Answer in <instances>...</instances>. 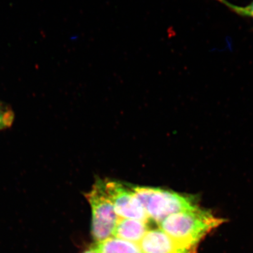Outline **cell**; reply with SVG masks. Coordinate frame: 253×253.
<instances>
[{
	"label": "cell",
	"instance_id": "obj_1",
	"mask_svg": "<svg viewBox=\"0 0 253 253\" xmlns=\"http://www.w3.org/2000/svg\"><path fill=\"white\" fill-rule=\"evenodd\" d=\"M224 222V219L198 207L168 216L159 226L173 239L189 249L197 250L205 236Z\"/></svg>",
	"mask_w": 253,
	"mask_h": 253
},
{
	"label": "cell",
	"instance_id": "obj_2",
	"mask_svg": "<svg viewBox=\"0 0 253 253\" xmlns=\"http://www.w3.org/2000/svg\"><path fill=\"white\" fill-rule=\"evenodd\" d=\"M92 211L91 234L97 243L112 237L119 217L106 194L105 183L96 181L90 192L85 194Z\"/></svg>",
	"mask_w": 253,
	"mask_h": 253
},
{
	"label": "cell",
	"instance_id": "obj_3",
	"mask_svg": "<svg viewBox=\"0 0 253 253\" xmlns=\"http://www.w3.org/2000/svg\"><path fill=\"white\" fill-rule=\"evenodd\" d=\"M198 207L199 205L194 197L168 190L152 188L145 211L149 219L160 224L168 216Z\"/></svg>",
	"mask_w": 253,
	"mask_h": 253
},
{
	"label": "cell",
	"instance_id": "obj_4",
	"mask_svg": "<svg viewBox=\"0 0 253 253\" xmlns=\"http://www.w3.org/2000/svg\"><path fill=\"white\" fill-rule=\"evenodd\" d=\"M106 194L114 206L118 217L149 221L144 208L133 192L131 186H126L117 181L105 183Z\"/></svg>",
	"mask_w": 253,
	"mask_h": 253
},
{
	"label": "cell",
	"instance_id": "obj_5",
	"mask_svg": "<svg viewBox=\"0 0 253 253\" xmlns=\"http://www.w3.org/2000/svg\"><path fill=\"white\" fill-rule=\"evenodd\" d=\"M142 253H196L161 229L149 230L139 244Z\"/></svg>",
	"mask_w": 253,
	"mask_h": 253
},
{
	"label": "cell",
	"instance_id": "obj_6",
	"mask_svg": "<svg viewBox=\"0 0 253 253\" xmlns=\"http://www.w3.org/2000/svg\"><path fill=\"white\" fill-rule=\"evenodd\" d=\"M148 231L147 222L138 219L119 217L113 236L139 244Z\"/></svg>",
	"mask_w": 253,
	"mask_h": 253
},
{
	"label": "cell",
	"instance_id": "obj_7",
	"mask_svg": "<svg viewBox=\"0 0 253 253\" xmlns=\"http://www.w3.org/2000/svg\"><path fill=\"white\" fill-rule=\"evenodd\" d=\"M99 253H142L139 244L112 237L96 244Z\"/></svg>",
	"mask_w": 253,
	"mask_h": 253
},
{
	"label": "cell",
	"instance_id": "obj_8",
	"mask_svg": "<svg viewBox=\"0 0 253 253\" xmlns=\"http://www.w3.org/2000/svg\"><path fill=\"white\" fill-rule=\"evenodd\" d=\"M14 114L9 108L0 104V130L7 129L12 126Z\"/></svg>",
	"mask_w": 253,
	"mask_h": 253
},
{
	"label": "cell",
	"instance_id": "obj_9",
	"mask_svg": "<svg viewBox=\"0 0 253 253\" xmlns=\"http://www.w3.org/2000/svg\"><path fill=\"white\" fill-rule=\"evenodd\" d=\"M229 9L234 11L236 14L240 15L241 16H246L253 19V1L251 4L246 5L245 6H237L227 2L225 5Z\"/></svg>",
	"mask_w": 253,
	"mask_h": 253
},
{
	"label": "cell",
	"instance_id": "obj_10",
	"mask_svg": "<svg viewBox=\"0 0 253 253\" xmlns=\"http://www.w3.org/2000/svg\"><path fill=\"white\" fill-rule=\"evenodd\" d=\"M84 253H99V251H98L97 248H96V245L93 247L90 248V249H88L87 251H86Z\"/></svg>",
	"mask_w": 253,
	"mask_h": 253
},
{
	"label": "cell",
	"instance_id": "obj_11",
	"mask_svg": "<svg viewBox=\"0 0 253 253\" xmlns=\"http://www.w3.org/2000/svg\"><path fill=\"white\" fill-rule=\"evenodd\" d=\"M217 1H219V2L222 3L224 5L227 4L228 1L226 0H217Z\"/></svg>",
	"mask_w": 253,
	"mask_h": 253
}]
</instances>
